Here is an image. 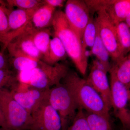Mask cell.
<instances>
[{
  "label": "cell",
  "instance_id": "1",
  "mask_svg": "<svg viewBox=\"0 0 130 130\" xmlns=\"http://www.w3.org/2000/svg\"><path fill=\"white\" fill-rule=\"evenodd\" d=\"M51 25L54 35L62 42L67 56L80 73L85 75L88 66V59L85 55L86 50L83 46L82 40L70 26L64 12L55 11Z\"/></svg>",
  "mask_w": 130,
  "mask_h": 130
},
{
  "label": "cell",
  "instance_id": "2",
  "mask_svg": "<svg viewBox=\"0 0 130 130\" xmlns=\"http://www.w3.org/2000/svg\"><path fill=\"white\" fill-rule=\"evenodd\" d=\"M64 84L72 93L78 106L84 111L97 114L110 119V109L102 98L86 79L75 72L68 73Z\"/></svg>",
  "mask_w": 130,
  "mask_h": 130
},
{
  "label": "cell",
  "instance_id": "3",
  "mask_svg": "<svg viewBox=\"0 0 130 130\" xmlns=\"http://www.w3.org/2000/svg\"><path fill=\"white\" fill-rule=\"evenodd\" d=\"M90 11L96 13L95 22L98 31L103 42L109 53L110 58L115 62L123 56L113 23L106 12L98 1H85Z\"/></svg>",
  "mask_w": 130,
  "mask_h": 130
},
{
  "label": "cell",
  "instance_id": "4",
  "mask_svg": "<svg viewBox=\"0 0 130 130\" xmlns=\"http://www.w3.org/2000/svg\"><path fill=\"white\" fill-rule=\"evenodd\" d=\"M0 107L7 130H31L32 116L13 97L9 90L0 89Z\"/></svg>",
  "mask_w": 130,
  "mask_h": 130
},
{
  "label": "cell",
  "instance_id": "5",
  "mask_svg": "<svg viewBox=\"0 0 130 130\" xmlns=\"http://www.w3.org/2000/svg\"><path fill=\"white\" fill-rule=\"evenodd\" d=\"M47 100L60 116L62 130H66L72 123L78 108L72 94L64 84L60 83L48 90Z\"/></svg>",
  "mask_w": 130,
  "mask_h": 130
},
{
  "label": "cell",
  "instance_id": "6",
  "mask_svg": "<svg viewBox=\"0 0 130 130\" xmlns=\"http://www.w3.org/2000/svg\"><path fill=\"white\" fill-rule=\"evenodd\" d=\"M69 72L67 66L63 63L51 65L40 60L37 67L31 70L28 85L39 89H48L60 83Z\"/></svg>",
  "mask_w": 130,
  "mask_h": 130
},
{
  "label": "cell",
  "instance_id": "7",
  "mask_svg": "<svg viewBox=\"0 0 130 130\" xmlns=\"http://www.w3.org/2000/svg\"><path fill=\"white\" fill-rule=\"evenodd\" d=\"M109 72L112 107L113 108L114 113L121 121L123 128L129 130L130 113L128 104L130 100V89L117 79L111 67Z\"/></svg>",
  "mask_w": 130,
  "mask_h": 130
},
{
  "label": "cell",
  "instance_id": "8",
  "mask_svg": "<svg viewBox=\"0 0 130 130\" xmlns=\"http://www.w3.org/2000/svg\"><path fill=\"white\" fill-rule=\"evenodd\" d=\"M35 29L30 21L22 32L9 42L6 48L11 57L26 56L36 60H41V55L32 40V34Z\"/></svg>",
  "mask_w": 130,
  "mask_h": 130
},
{
  "label": "cell",
  "instance_id": "9",
  "mask_svg": "<svg viewBox=\"0 0 130 130\" xmlns=\"http://www.w3.org/2000/svg\"><path fill=\"white\" fill-rule=\"evenodd\" d=\"M64 12L71 28L82 40L84 30L91 18L90 9L85 1H67Z\"/></svg>",
  "mask_w": 130,
  "mask_h": 130
},
{
  "label": "cell",
  "instance_id": "10",
  "mask_svg": "<svg viewBox=\"0 0 130 130\" xmlns=\"http://www.w3.org/2000/svg\"><path fill=\"white\" fill-rule=\"evenodd\" d=\"M31 115L33 120L31 130H62L60 116L50 104L47 98L42 102Z\"/></svg>",
  "mask_w": 130,
  "mask_h": 130
},
{
  "label": "cell",
  "instance_id": "11",
  "mask_svg": "<svg viewBox=\"0 0 130 130\" xmlns=\"http://www.w3.org/2000/svg\"><path fill=\"white\" fill-rule=\"evenodd\" d=\"M29 86L25 89L18 88L11 91L14 100L29 113L31 112L44 100L47 98L48 89H39Z\"/></svg>",
  "mask_w": 130,
  "mask_h": 130
},
{
  "label": "cell",
  "instance_id": "12",
  "mask_svg": "<svg viewBox=\"0 0 130 130\" xmlns=\"http://www.w3.org/2000/svg\"><path fill=\"white\" fill-rule=\"evenodd\" d=\"M37 9H23L18 8L13 10L8 7L4 8V10L7 14L9 26L7 46L13 38L24 30L27 24L30 22L32 15Z\"/></svg>",
  "mask_w": 130,
  "mask_h": 130
},
{
  "label": "cell",
  "instance_id": "13",
  "mask_svg": "<svg viewBox=\"0 0 130 130\" xmlns=\"http://www.w3.org/2000/svg\"><path fill=\"white\" fill-rule=\"evenodd\" d=\"M107 74L102 71L91 68L90 73L86 80L100 94L110 109L112 108L111 89Z\"/></svg>",
  "mask_w": 130,
  "mask_h": 130
},
{
  "label": "cell",
  "instance_id": "14",
  "mask_svg": "<svg viewBox=\"0 0 130 130\" xmlns=\"http://www.w3.org/2000/svg\"><path fill=\"white\" fill-rule=\"evenodd\" d=\"M115 25L124 21L130 13V0L98 1Z\"/></svg>",
  "mask_w": 130,
  "mask_h": 130
},
{
  "label": "cell",
  "instance_id": "15",
  "mask_svg": "<svg viewBox=\"0 0 130 130\" xmlns=\"http://www.w3.org/2000/svg\"><path fill=\"white\" fill-rule=\"evenodd\" d=\"M56 8L43 3L36 10L31 23L35 29H45L51 25Z\"/></svg>",
  "mask_w": 130,
  "mask_h": 130
},
{
  "label": "cell",
  "instance_id": "16",
  "mask_svg": "<svg viewBox=\"0 0 130 130\" xmlns=\"http://www.w3.org/2000/svg\"><path fill=\"white\" fill-rule=\"evenodd\" d=\"M51 32L48 28L35 29L32 34V40L36 47L42 56V61L47 63L48 58Z\"/></svg>",
  "mask_w": 130,
  "mask_h": 130
},
{
  "label": "cell",
  "instance_id": "17",
  "mask_svg": "<svg viewBox=\"0 0 130 130\" xmlns=\"http://www.w3.org/2000/svg\"><path fill=\"white\" fill-rule=\"evenodd\" d=\"M115 64L111 67L114 71L117 79L128 89L130 87V56H123L115 62Z\"/></svg>",
  "mask_w": 130,
  "mask_h": 130
},
{
  "label": "cell",
  "instance_id": "18",
  "mask_svg": "<svg viewBox=\"0 0 130 130\" xmlns=\"http://www.w3.org/2000/svg\"><path fill=\"white\" fill-rule=\"evenodd\" d=\"M67 56L62 42L58 37L54 35L50 41L48 58L46 63L51 65L55 64L64 59Z\"/></svg>",
  "mask_w": 130,
  "mask_h": 130
},
{
  "label": "cell",
  "instance_id": "19",
  "mask_svg": "<svg viewBox=\"0 0 130 130\" xmlns=\"http://www.w3.org/2000/svg\"><path fill=\"white\" fill-rule=\"evenodd\" d=\"M84 112L91 130H112L109 119L97 114Z\"/></svg>",
  "mask_w": 130,
  "mask_h": 130
},
{
  "label": "cell",
  "instance_id": "20",
  "mask_svg": "<svg viewBox=\"0 0 130 130\" xmlns=\"http://www.w3.org/2000/svg\"><path fill=\"white\" fill-rule=\"evenodd\" d=\"M115 26L120 46L123 55L126 56L130 51V28L124 21L117 24Z\"/></svg>",
  "mask_w": 130,
  "mask_h": 130
},
{
  "label": "cell",
  "instance_id": "21",
  "mask_svg": "<svg viewBox=\"0 0 130 130\" xmlns=\"http://www.w3.org/2000/svg\"><path fill=\"white\" fill-rule=\"evenodd\" d=\"M19 84L18 74L10 68L0 70V89L14 90L18 88Z\"/></svg>",
  "mask_w": 130,
  "mask_h": 130
},
{
  "label": "cell",
  "instance_id": "22",
  "mask_svg": "<svg viewBox=\"0 0 130 130\" xmlns=\"http://www.w3.org/2000/svg\"><path fill=\"white\" fill-rule=\"evenodd\" d=\"M91 48L92 55L95 56L96 59L108 66H111L109 63L110 56L109 53L103 42L97 30L95 41Z\"/></svg>",
  "mask_w": 130,
  "mask_h": 130
},
{
  "label": "cell",
  "instance_id": "23",
  "mask_svg": "<svg viewBox=\"0 0 130 130\" xmlns=\"http://www.w3.org/2000/svg\"><path fill=\"white\" fill-rule=\"evenodd\" d=\"M39 61L26 56H18L12 58L11 64L19 72L37 67Z\"/></svg>",
  "mask_w": 130,
  "mask_h": 130
},
{
  "label": "cell",
  "instance_id": "24",
  "mask_svg": "<svg viewBox=\"0 0 130 130\" xmlns=\"http://www.w3.org/2000/svg\"><path fill=\"white\" fill-rule=\"evenodd\" d=\"M97 34V28L94 20L91 17L88 24L84 30L82 38V44L84 48H91L95 41Z\"/></svg>",
  "mask_w": 130,
  "mask_h": 130
},
{
  "label": "cell",
  "instance_id": "25",
  "mask_svg": "<svg viewBox=\"0 0 130 130\" xmlns=\"http://www.w3.org/2000/svg\"><path fill=\"white\" fill-rule=\"evenodd\" d=\"M9 33L8 19L5 10L0 6V42L3 45L2 52L6 49Z\"/></svg>",
  "mask_w": 130,
  "mask_h": 130
},
{
  "label": "cell",
  "instance_id": "26",
  "mask_svg": "<svg viewBox=\"0 0 130 130\" xmlns=\"http://www.w3.org/2000/svg\"><path fill=\"white\" fill-rule=\"evenodd\" d=\"M6 3L9 7H16L19 9H37L43 4V1L39 0H7Z\"/></svg>",
  "mask_w": 130,
  "mask_h": 130
},
{
  "label": "cell",
  "instance_id": "27",
  "mask_svg": "<svg viewBox=\"0 0 130 130\" xmlns=\"http://www.w3.org/2000/svg\"><path fill=\"white\" fill-rule=\"evenodd\" d=\"M66 130H91L83 109L78 108L73 121Z\"/></svg>",
  "mask_w": 130,
  "mask_h": 130
},
{
  "label": "cell",
  "instance_id": "28",
  "mask_svg": "<svg viewBox=\"0 0 130 130\" xmlns=\"http://www.w3.org/2000/svg\"><path fill=\"white\" fill-rule=\"evenodd\" d=\"M111 67V66H108L97 59H96L93 60L91 68L102 71L107 73V72H109Z\"/></svg>",
  "mask_w": 130,
  "mask_h": 130
},
{
  "label": "cell",
  "instance_id": "29",
  "mask_svg": "<svg viewBox=\"0 0 130 130\" xmlns=\"http://www.w3.org/2000/svg\"><path fill=\"white\" fill-rule=\"evenodd\" d=\"M43 1L44 4L56 8L57 7H63L66 1L64 0H44Z\"/></svg>",
  "mask_w": 130,
  "mask_h": 130
},
{
  "label": "cell",
  "instance_id": "30",
  "mask_svg": "<svg viewBox=\"0 0 130 130\" xmlns=\"http://www.w3.org/2000/svg\"><path fill=\"white\" fill-rule=\"evenodd\" d=\"M9 68V64L3 52H0V70Z\"/></svg>",
  "mask_w": 130,
  "mask_h": 130
},
{
  "label": "cell",
  "instance_id": "31",
  "mask_svg": "<svg viewBox=\"0 0 130 130\" xmlns=\"http://www.w3.org/2000/svg\"><path fill=\"white\" fill-rule=\"evenodd\" d=\"M0 127L4 130H7L4 116L0 107Z\"/></svg>",
  "mask_w": 130,
  "mask_h": 130
},
{
  "label": "cell",
  "instance_id": "32",
  "mask_svg": "<svg viewBox=\"0 0 130 130\" xmlns=\"http://www.w3.org/2000/svg\"><path fill=\"white\" fill-rule=\"evenodd\" d=\"M124 22L128 26V27L130 28V13H128L126 16Z\"/></svg>",
  "mask_w": 130,
  "mask_h": 130
},
{
  "label": "cell",
  "instance_id": "33",
  "mask_svg": "<svg viewBox=\"0 0 130 130\" xmlns=\"http://www.w3.org/2000/svg\"><path fill=\"white\" fill-rule=\"evenodd\" d=\"M120 130H128L127 129H125V128H123H123H122V129H121Z\"/></svg>",
  "mask_w": 130,
  "mask_h": 130
},
{
  "label": "cell",
  "instance_id": "34",
  "mask_svg": "<svg viewBox=\"0 0 130 130\" xmlns=\"http://www.w3.org/2000/svg\"><path fill=\"white\" fill-rule=\"evenodd\" d=\"M0 130H4L2 128H1V127H0Z\"/></svg>",
  "mask_w": 130,
  "mask_h": 130
}]
</instances>
